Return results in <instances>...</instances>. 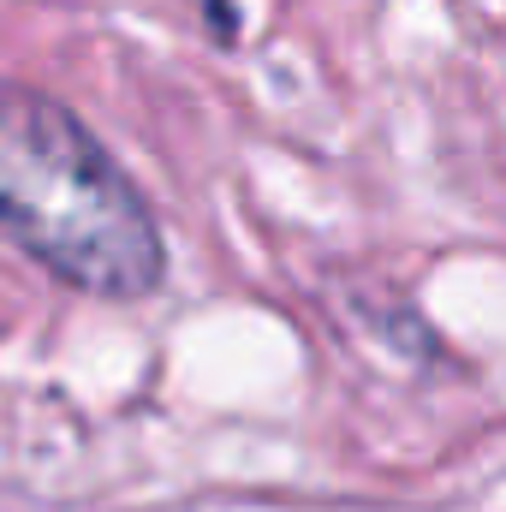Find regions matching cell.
Here are the masks:
<instances>
[{"mask_svg":"<svg viewBox=\"0 0 506 512\" xmlns=\"http://www.w3.org/2000/svg\"><path fill=\"white\" fill-rule=\"evenodd\" d=\"M0 239L114 304L167 280L161 227L131 173L66 102L12 78H0Z\"/></svg>","mask_w":506,"mask_h":512,"instance_id":"cell-1","label":"cell"}]
</instances>
